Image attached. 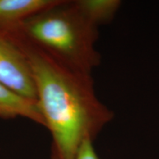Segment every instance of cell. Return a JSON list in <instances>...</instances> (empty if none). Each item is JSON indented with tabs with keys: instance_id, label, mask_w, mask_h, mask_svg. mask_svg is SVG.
<instances>
[{
	"instance_id": "cell-1",
	"label": "cell",
	"mask_w": 159,
	"mask_h": 159,
	"mask_svg": "<svg viewBox=\"0 0 159 159\" xmlns=\"http://www.w3.org/2000/svg\"><path fill=\"white\" fill-rule=\"evenodd\" d=\"M6 30L30 65L37 102L52 137L51 159H76L86 141L94 142L114 114L96 94L91 75L68 68L12 30Z\"/></svg>"
},
{
	"instance_id": "cell-2",
	"label": "cell",
	"mask_w": 159,
	"mask_h": 159,
	"mask_svg": "<svg viewBox=\"0 0 159 159\" xmlns=\"http://www.w3.org/2000/svg\"><path fill=\"white\" fill-rule=\"evenodd\" d=\"M7 29L77 72L91 75L101 63V55L95 47L98 25L85 14L77 0H61Z\"/></svg>"
},
{
	"instance_id": "cell-7",
	"label": "cell",
	"mask_w": 159,
	"mask_h": 159,
	"mask_svg": "<svg viewBox=\"0 0 159 159\" xmlns=\"http://www.w3.org/2000/svg\"><path fill=\"white\" fill-rule=\"evenodd\" d=\"M76 159H99L93 146V142L86 141L79 149Z\"/></svg>"
},
{
	"instance_id": "cell-4",
	"label": "cell",
	"mask_w": 159,
	"mask_h": 159,
	"mask_svg": "<svg viewBox=\"0 0 159 159\" xmlns=\"http://www.w3.org/2000/svg\"><path fill=\"white\" fill-rule=\"evenodd\" d=\"M22 117L45 126L38 102L25 98L0 82V119Z\"/></svg>"
},
{
	"instance_id": "cell-3",
	"label": "cell",
	"mask_w": 159,
	"mask_h": 159,
	"mask_svg": "<svg viewBox=\"0 0 159 159\" xmlns=\"http://www.w3.org/2000/svg\"><path fill=\"white\" fill-rule=\"evenodd\" d=\"M0 82L25 98L37 101L36 87L27 57L11 35L2 29Z\"/></svg>"
},
{
	"instance_id": "cell-6",
	"label": "cell",
	"mask_w": 159,
	"mask_h": 159,
	"mask_svg": "<svg viewBox=\"0 0 159 159\" xmlns=\"http://www.w3.org/2000/svg\"><path fill=\"white\" fill-rule=\"evenodd\" d=\"M81 9L97 25L111 21L121 5L118 0H77Z\"/></svg>"
},
{
	"instance_id": "cell-5",
	"label": "cell",
	"mask_w": 159,
	"mask_h": 159,
	"mask_svg": "<svg viewBox=\"0 0 159 159\" xmlns=\"http://www.w3.org/2000/svg\"><path fill=\"white\" fill-rule=\"evenodd\" d=\"M60 2L61 0H0V29L14 27Z\"/></svg>"
}]
</instances>
